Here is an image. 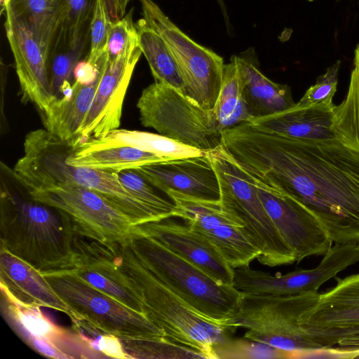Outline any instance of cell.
<instances>
[{
    "instance_id": "44dd1931",
    "label": "cell",
    "mask_w": 359,
    "mask_h": 359,
    "mask_svg": "<svg viewBox=\"0 0 359 359\" xmlns=\"http://www.w3.org/2000/svg\"><path fill=\"white\" fill-rule=\"evenodd\" d=\"M74 254L71 266L63 271L142 313L137 297L128 287L108 245L80 236L74 239Z\"/></svg>"
},
{
    "instance_id": "8fae6325",
    "label": "cell",
    "mask_w": 359,
    "mask_h": 359,
    "mask_svg": "<svg viewBox=\"0 0 359 359\" xmlns=\"http://www.w3.org/2000/svg\"><path fill=\"white\" fill-rule=\"evenodd\" d=\"M332 288L320 293L301 317L300 325L322 349L341 358L359 356V273L335 278Z\"/></svg>"
},
{
    "instance_id": "52a82bcc",
    "label": "cell",
    "mask_w": 359,
    "mask_h": 359,
    "mask_svg": "<svg viewBox=\"0 0 359 359\" xmlns=\"http://www.w3.org/2000/svg\"><path fill=\"white\" fill-rule=\"evenodd\" d=\"M243 294V293H242ZM319 292L271 297L243 294L238 309L228 323L247 330L243 337L308 358L322 348L300 325L302 316L316 302Z\"/></svg>"
},
{
    "instance_id": "74e56055",
    "label": "cell",
    "mask_w": 359,
    "mask_h": 359,
    "mask_svg": "<svg viewBox=\"0 0 359 359\" xmlns=\"http://www.w3.org/2000/svg\"><path fill=\"white\" fill-rule=\"evenodd\" d=\"M340 65V60H337L329 67L296 104L300 107H310L332 103L333 97L337 91Z\"/></svg>"
},
{
    "instance_id": "d590c367",
    "label": "cell",
    "mask_w": 359,
    "mask_h": 359,
    "mask_svg": "<svg viewBox=\"0 0 359 359\" xmlns=\"http://www.w3.org/2000/svg\"><path fill=\"white\" fill-rule=\"evenodd\" d=\"M133 10L132 8L121 20L111 26L106 51L108 62H114L140 46L138 32L133 20Z\"/></svg>"
},
{
    "instance_id": "4fadbf2b",
    "label": "cell",
    "mask_w": 359,
    "mask_h": 359,
    "mask_svg": "<svg viewBox=\"0 0 359 359\" xmlns=\"http://www.w3.org/2000/svg\"><path fill=\"white\" fill-rule=\"evenodd\" d=\"M175 204V217L211 241L233 268L249 266L259 255L243 222L227 212L219 201L193 198L177 191L166 193Z\"/></svg>"
},
{
    "instance_id": "d4e9b609",
    "label": "cell",
    "mask_w": 359,
    "mask_h": 359,
    "mask_svg": "<svg viewBox=\"0 0 359 359\" xmlns=\"http://www.w3.org/2000/svg\"><path fill=\"white\" fill-rule=\"evenodd\" d=\"M165 160L168 159L137 148L103 144L88 139L73 146L67 163L76 167L118 172Z\"/></svg>"
},
{
    "instance_id": "5bb4252c",
    "label": "cell",
    "mask_w": 359,
    "mask_h": 359,
    "mask_svg": "<svg viewBox=\"0 0 359 359\" xmlns=\"http://www.w3.org/2000/svg\"><path fill=\"white\" fill-rule=\"evenodd\" d=\"M359 262V243H335L311 269H297L284 275L249 266L234 269L233 286L243 294L282 297L318 291L326 281Z\"/></svg>"
},
{
    "instance_id": "cb8c5ba5",
    "label": "cell",
    "mask_w": 359,
    "mask_h": 359,
    "mask_svg": "<svg viewBox=\"0 0 359 359\" xmlns=\"http://www.w3.org/2000/svg\"><path fill=\"white\" fill-rule=\"evenodd\" d=\"M335 104L300 107L254 118L248 123L258 130L283 137L310 141L337 140L332 130Z\"/></svg>"
},
{
    "instance_id": "30bf717a",
    "label": "cell",
    "mask_w": 359,
    "mask_h": 359,
    "mask_svg": "<svg viewBox=\"0 0 359 359\" xmlns=\"http://www.w3.org/2000/svg\"><path fill=\"white\" fill-rule=\"evenodd\" d=\"M142 19L164 40L177 64L184 95L206 110L217 100L223 76V58L181 30L153 0H140Z\"/></svg>"
},
{
    "instance_id": "e0dca14e",
    "label": "cell",
    "mask_w": 359,
    "mask_h": 359,
    "mask_svg": "<svg viewBox=\"0 0 359 359\" xmlns=\"http://www.w3.org/2000/svg\"><path fill=\"white\" fill-rule=\"evenodd\" d=\"M142 54L140 46L132 53L107 63L91 107L79 130L76 144L98 138L121 124L124 98L130 81Z\"/></svg>"
},
{
    "instance_id": "7402d4cb",
    "label": "cell",
    "mask_w": 359,
    "mask_h": 359,
    "mask_svg": "<svg viewBox=\"0 0 359 359\" xmlns=\"http://www.w3.org/2000/svg\"><path fill=\"white\" fill-rule=\"evenodd\" d=\"M1 293L21 305L53 309L67 315L74 326L77 316L34 266L1 247Z\"/></svg>"
},
{
    "instance_id": "3957f363",
    "label": "cell",
    "mask_w": 359,
    "mask_h": 359,
    "mask_svg": "<svg viewBox=\"0 0 359 359\" xmlns=\"http://www.w3.org/2000/svg\"><path fill=\"white\" fill-rule=\"evenodd\" d=\"M74 145L72 141L62 140L45 128L29 132L24 140V154L13 168L15 177L27 191L59 184L91 189L126 215L133 226L163 219L124 188L117 172L68 164L67 158Z\"/></svg>"
},
{
    "instance_id": "6da1fadb",
    "label": "cell",
    "mask_w": 359,
    "mask_h": 359,
    "mask_svg": "<svg viewBox=\"0 0 359 359\" xmlns=\"http://www.w3.org/2000/svg\"><path fill=\"white\" fill-rule=\"evenodd\" d=\"M222 144L243 169L293 198L335 243H359V151L337 140L283 137L248 123L222 132Z\"/></svg>"
},
{
    "instance_id": "f1b7e54d",
    "label": "cell",
    "mask_w": 359,
    "mask_h": 359,
    "mask_svg": "<svg viewBox=\"0 0 359 359\" xmlns=\"http://www.w3.org/2000/svg\"><path fill=\"white\" fill-rule=\"evenodd\" d=\"M142 54L155 82L169 86L184 94V83L174 56L163 38L142 18L135 23Z\"/></svg>"
},
{
    "instance_id": "484cf974",
    "label": "cell",
    "mask_w": 359,
    "mask_h": 359,
    "mask_svg": "<svg viewBox=\"0 0 359 359\" xmlns=\"http://www.w3.org/2000/svg\"><path fill=\"white\" fill-rule=\"evenodd\" d=\"M102 74L94 81L74 80L69 90L61 98L55 100L48 111L42 115L45 129L76 144Z\"/></svg>"
},
{
    "instance_id": "83f0119b",
    "label": "cell",
    "mask_w": 359,
    "mask_h": 359,
    "mask_svg": "<svg viewBox=\"0 0 359 359\" xmlns=\"http://www.w3.org/2000/svg\"><path fill=\"white\" fill-rule=\"evenodd\" d=\"M103 144L128 146L155 154L166 159L208 155L204 151L187 145L161 134L116 129L98 138H90Z\"/></svg>"
},
{
    "instance_id": "ba28073f",
    "label": "cell",
    "mask_w": 359,
    "mask_h": 359,
    "mask_svg": "<svg viewBox=\"0 0 359 359\" xmlns=\"http://www.w3.org/2000/svg\"><path fill=\"white\" fill-rule=\"evenodd\" d=\"M60 297L86 325L121 340L151 341L165 334L144 313L127 306L107 294L66 271L42 273Z\"/></svg>"
},
{
    "instance_id": "603a6c76",
    "label": "cell",
    "mask_w": 359,
    "mask_h": 359,
    "mask_svg": "<svg viewBox=\"0 0 359 359\" xmlns=\"http://www.w3.org/2000/svg\"><path fill=\"white\" fill-rule=\"evenodd\" d=\"M234 57L242 96L253 119L285 111L296 104L287 85L275 83L262 74L253 48Z\"/></svg>"
},
{
    "instance_id": "277c9868",
    "label": "cell",
    "mask_w": 359,
    "mask_h": 359,
    "mask_svg": "<svg viewBox=\"0 0 359 359\" xmlns=\"http://www.w3.org/2000/svg\"><path fill=\"white\" fill-rule=\"evenodd\" d=\"M128 287L140 301L144 314L166 338L216 359V348L236 328L211 320L191 308L159 280L140 260L127 238L108 245Z\"/></svg>"
},
{
    "instance_id": "ab89813d",
    "label": "cell",
    "mask_w": 359,
    "mask_h": 359,
    "mask_svg": "<svg viewBox=\"0 0 359 359\" xmlns=\"http://www.w3.org/2000/svg\"><path fill=\"white\" fill-rule=\"evenodd\" d=\"M131 0H103L112 23L121 20L126 15V8Z\"/></svg>"
},
{
    "instance_id": "e575fe53",
    "label": "cell",
    "mask_w": 359,
    "mask_h": 359,
    "mask_svg": "<svg viewBox=\"0 0 359 359\" xmlns=\"http://www.w3.org/2000/svg\"><path fill=\"white\" fill-rule=\"evenodd\" d=\"M217 359L224 358H297L294 352L245 337L230 339L215 349Z\"/></svg>"
},
{
    "instance_id": "f35d334b",
    "label": "cell",
    "mask_w": 359,
    "mask_h": 359,
    "mask_svg": "<svg viewBox=\"0 0 359 359\" xmlns=\"http://www.w3.org/2000/svg\"><path fill=\"white\" fill-rule=\"evenodd\" d=\"M76 330L80 332L81 337L90 348L98 355L101 353L107 357L120 359L133 358L126 351L122 340L117 336L108 333H101L98 334L95 339H92L87 337L81 330Z\"/></svg>"
},
{
    "instance_id": "9c48e42d",
    "label": "cell",
    "mask_w": 359,
    "mask_h": 359,
    "mask_svg": "<svg viewBox=\"0 0 359 359\" xmlns=\"http://www.w3.org/2000/svg\"><path fill=\"white\" fill-rule=\"evenodd\" d=\"M137 107L141 123L161 135L204 151L222 145V133L214 109L206 110L182 93L154 82L145 88Z\"/></svg>"
},
{
    "instance_id": "9a60e30c",
    "label": "cell",
    "mask_w": 359,
    "mask_h": 359,
    "mask_svg": "<svg viewBox=\"0 0 359 359\" xmlns=\"http://www.w3.org/2000/svg\"><path fill=\"white\" fill-rule=\"evenodd\" d=\"M241 168L255 187L280 236L293 251L295 262L299 263L309 256L326 254L333 242L316 217L297 201L261 177Z\"/></svg>"
},
{
    "instance_id": "ffe728a7",
    "label": "cell",
    "mask_w": 359,
    "mask_h": 359,
    "mask_svg": "<svg viewBox=\"0 0 359 359\" xmlns=\"http://www.w3.org/2000/svg\"><path fill=\"white\" fill-rule=\"evenodd\" d=\"M136 170L165 194L172 190L201 200L220 199L219 180L209 154L165 160Z\"/></svg>"
},
{
    "instance_id": "ac0fdd59",
    "label": "cell",
    "mask_w": 359,
    "mask_h": 359,
    "mask_svg": "<svg viewBox=\"0 0 359 359\" xmlns=\"http://www.w3.org/2000/svg\"><path fill=\"white\" fill-rule=\"evenodd\" d=\"M170 218L134 226L222 284L233 285L234 269L219 250L189 225Z\"/></svg>"
},
{
    "instance_id": "d6a6232c",
    "label": "cell",
    "mask_w": 359,
    "mask_h": 359,
    "mask_svg": "<svg viewBox=\"0 0 359 359\" xmlns=\"http://www.w3.org/2000/svg\"><path fill=\"white\" fill-rule=\"evenodd\" d=\"M117 175L121 184L130 194L157 212L162 219L175 217L177 208L172 200L136 169L121 170Z\"/></svg>"
},
{
    "instance_id": "f546056e",
    "label": "cell",
    "mask_w": 359,
    "mask_h": 359,
    "mask_svg": "<svg viewBox=\"0 0 359 359\" xmlns=\"http://www.w3.org/2000/svg\"><path fill=\"white\" fill-rule=\"evenodd\" d=\"M223 131L252 119L242 96L234 55L224 64L220 92L214 107Z\"/></svg>"
},
{
    "instance_id": "8d00e7d4",
    "label": "cell",
    "mask_w": 359,
    "mask_h": 359,
    "mask_svg": "<svg viewBox=\"0 0 359 359\" xmlns=\"http://www.w3.org/2000/svg\"><path fill=\"white\" fill-rule=\"evenodd\" d=\"M111 25L103 0H95L90 24V49L86 57L90 62L96 63L106 53Z\"/></svg>"
},
{
    "instance_id": "4316f807",
    "label": "cell",
    "mask_w": 359,
    "mask_h": 359,
    "mask_svg": "<svg viewBox=\"0 0 359 359\" xmlns=\"http://www.w3.org/2000/svg\"><path fill=\"white\" fill-rule=\"evenodd\" d=\"M6 7L24 20L49 55L51 44L65 16V0H8Z\"/></svg>"
},
{
    "instance_id": "7a4b0ae2",
    "label": "cell",
    "mask_w": 359,
    "mask_h": 359,
    "mask_svg": "<svg viewBox=\"0 0 359 359\" xmlns=\"http://www.w3.org/2000/svg\"><path fill=\"white\" fill-rule=\"evenodd\" d=\"M0 192L1 247L41 273L68 269L76 236L69 217L34 200L2 162Z\"/></svg>"
},
{
    "instance_id": "7c38bea8",
    "label": "cell",
    "mask_w": 359,
    "mask_h": 359,
    "mask_svg": "<svg viewBox=\"0 0 359 359\" xmlns=\"http://www.w3.org/2000/svg\"><path fill=\"white\" fill-rule=\"evenodd\" d=\"M27 191L34 200L65 212L76 236L107 245L125 240L132 232L130 219L91 189L59 184Z\"/></svg>"
},
{
    "instance_id": "5b68a950",
    "label": "cell",
    "mask_w": 359,
    "mask_h": 359,
    "mask_svg": "<svg viewBox=\"0 0 359 359\" xmlns=\"http://www.w3.org/2000/svg\"><path fill=\"white\" fill-rule=\"evenodd\" d=\"M127 240L144 265L188 305L211 320L229 325L238 309L241 292L219 283L134 226Z\"/></svg>"
},
{
    "instance_id": "8992f818",
    "label": "cell",
    "mask_w": 359,
    "mask_h": 359,
    "mask_svg": "<svg viewBox=\"0 0 359 359\" xmlns=\"http://www.w3.org/2000/svg\"><path fill=\"white\" fill-rule=\"evenodd\" d=\"M209 156L218 177L222 207L238 218L252 243L259 250L257 259L273 267L292 264L295 256L280 236L255 187L222 145Z\"/></svg>"
},
{
    "instance_id": "836d02e7",
    "label": "cell",
    "mask_w": 359,
    "mask_h": 359,
    "mask_svg": "<svg viewBox=\"0 0 359 359\" xmlns=\"http://www.w3.org/2000/svg\"><path fill=\"white\" fill-rule=\"evenodd\" d=\"M95 1L65 0V16L53 43H72L90 32Z\"/></svg>"
},
{
    "instance_id": "b9f144b4",
    "label": "cell",
    "mask_w": 359,
    "mask_h": 359,
    "mask_svg": "<svg viewBox=\"0 0 359 359\" xmlns=\"http://www.w3.org/2000/svg\"><path fill=\"white\" fill-rule=\"evenodd\" d=\"M307 1H315V0H307Z\"/></svg>"
},
{
    "instance_id": "d6986e66",
    "label": "cell",
    "mask_w": 359,
    "mask_h": 359,
    "mask_svg": "<svg viewBox=\"0 0 359 359\" xmlns=\"http://www.w3.org/2000/svg\"><path fill=\"white\" fill-rule=\"evenodd\" d=\"M1 308L10 327L34 351L47 342L63 351L71 359L101 357L90 348L79 330L73 332L56 325L43 313L40 306L21 305L1 293Z\"/></svg>"
},
{
    "instance_id": "2e32d148",
    "label": "cell",
    "mask_w": 359,
    "mask_h": 359,
    "mask_svg": "<svg viewBox=\"0 0 359 359\" xmlns=\"http://www.w3.org/2000/svg\"><path fill=\"white\" fill-rule=\"evenodd\" d=\"M4 27L13 55L22 99L46 114L54 101L48 72V53L37 41L28 25L8 7Z\"/></svg>"
},
{
    "instance_id": "4dcf8cb0",
    "label": "cell",
    "mask_w": 359,
    "mask_h": 359,
    "mask_svg": "<svg viewBox=\"0 0 359 359\" xmlns=\"http://www.w3.org/2000/svg\"><path fill=\"white\" fill-rule=\"evenodd\" d=\"M332 130L337 140L359 151V43L346 95L334 107Z\"/></svg>"
},
{
    "instance_id": "1f68e13d",
    "label": "cell",
    "mask_w": 359,
    "mask_h": 359,
    "mask_svg": "<svg viewBox=\"0 0 359 359\" xmlns=\"http://www.w3.org/2000/svg\"><path fill=\"white\" fill-rule=\"evenodd\" d=\"M88 42L90 32L72 43L52 44L48 55V72L55 100L63 97L72 88L74 67L83 55Z\"/></svg>"
},
{
    "instance_id": "60d3db41",
    "label": "cell",
    "mask_w": 359,
    "mask_h": 359,
    "mask_svg": "<svg viewBox=\"0 0 359 359\" xmlns=\"http://www.w3.org/2000/svg\"><path fill=\"white\" fill-rule=\"evenodd\" d=\"M217 4H219L221 10H222V15L224 16V21H225V23L227 27L229 26V16H228V14H227V10H226V6H225V4L224 2V0H217Z\"/></svg>"
}]
</instances>
